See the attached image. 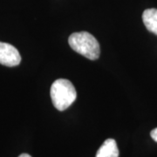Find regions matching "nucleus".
<instances>
[{
    "label": "nucleus",
    "instance_id": "obj_6",
    "mask_svg": "<svg viewBox=\"0 0 157 157\" xmlns=\"http://www.w3.org/2000/svg\"><path fill=\"white\" fill-rule=\"evenodd\" d=\"M150 136H151V138L153 140L157 142V128L152 130L151 133H150Z\"/></svg>",
    "mask_w": 157,
    "mask_h": 157
},
{
    "label": "nucleus",
    "instance_id": "obj_2",
    "mask_svg": "<svg viewBox=\"0 0 157 157\" xmlns=\"http://www.w3.org/2000/svg\"><path fill=\"white\" fill-rule=\"evenodd\" d=\"M71 48L88 59L95 60L101 54L100 44L97 39L87 32H80L71 34L68 39Z\"/></svg>",
    "mask_w": 157,
    "mask_h": 157
},
{
    "label": "nucleus",
    "instance_id": "obj_4",
    "mask_svg": "<svg viewBox=\"0 0 157 157\" xmlns=\"http://www.w3.org/2000/svg\"><path fill=\"white\" fill-rule=\"evenodd\" d=\"M119 155L120 152L115 140L107 139L98 149L95 157H119Z\"/></svg>",
    "mask_w": 157,
    "mask_h": 157
},
{
    "label": "nucleus",
    "instance_id": "obj_7",
    "mask_svg": "<svg viewBox=\"0 0 157 157\" xmlns=\"http://www.w3.org/2000/svg\"><path fill=\"white\" fill-rule=\"evenodd\" d=\"M18 157H32L30 155L28 154H22V155H20Z\"/></svg>",
    "mask_w": 157,
    "mask_h": 157
},
{
    "label": "nucleus",
    "instance_id": "obj_5",
    "mask_svg": "<svg viewBox=\"0 0 157 157\" xmlns=\"http://www.w3.org/2000/svg\"><path fill=\"white\" fill-rule=\"evenodd\" d=\"M142 20L146 28L150 33L157 35V9L145 10L142 14Z\"/></svg>",
    "mask_w": 157,
    "mask_h": 157
},
{
    "label": "nucleus",
    "instance_id": "obj_1",
    "mask_svg": "<svg viewBox=\"0 0 157 157\" xmlns=\"http://www.w3.org/2000/svg\"><path fill=\"white\" fill-rule=\"evenodd\" d=\"M51 98L55 108L59 111H64L75 101L77 92L70 80L59 78L51 86Z\"/></svg>",
    "mask_w": 157,
    "mask_h": 157
},
{
    "label": "nucleus",
    "instance_id": "obj_3",
    "mask_svg": "<svg viewBox=\"0 0 157 157\" xmlns=\"http://www.w3.org/2000/svg\"><path fill=\"white\" fill-rule=\"evenodd\" d=\"M21 62V56L16 47L0 42V64L6 67H16Z\"/></svg>",
    "mask_w": 157,
    "mask_h": 157
}]
</instances>
